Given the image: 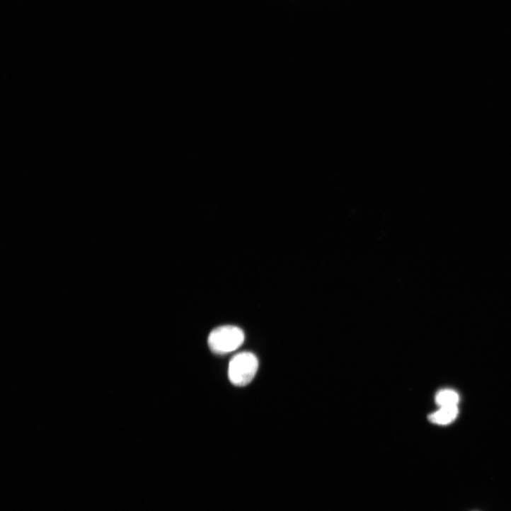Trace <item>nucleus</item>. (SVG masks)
<instances>
[{
	"instance_id": "obj_3",
	"label": "nucleus",
	"mask_w": 511,
	"mask_h": 511,
	"mask_svg": "<svg viewBox=\"0 0 511 511\" xmlns=\"http://www.w3.org/2000/svg\"><path fill=\"white\" fill-rule=\"evenodd\" d=\"M459 413L457 406L440 407V409L429 415V420L437 425H448L454 421Z\"/></svg>"
},
{
	"instance_id": "obj_1",
	"label": "nucleus",
	"mask_w": 511,
	"mask_h": 511,
	"mask_svg": "<svg viewBox=\"0 0 511 511\" xmlns=\"http://www.w3.org/2000/svg\"><path fill=\"white\" fill-rule=\"evenodd\" d=\"M241 329L232 326L219 327L209 334L208 345L216 355H226L236 350L244 342Z\"/></svg>"
},
{
	"instance_id": "obj_4",
	"label": "nucleus",
	"mask_w": 511,
	"mask_h": 511,
	"mask_svg": "<svg viewBox=\"0 0 511 511\" xmlns=\"http://www.w3.org/2000/svg\"><path fill=\"white\" fill-rule=\"evenodd\" d=\"M435 401L440 407L456 406L459 401V396L453 390L444 389L437 394Z\"/></svg>"
},
{
	"instance_id": "obj_2",
	"label": "nucleus",
	"mask_w": 511,
	"mask_h": 511,
	"mask_svg": "<svg viewBox=\"0 0 511 511\" xmlns=\"http://www.w3.org/2000/svg\"><path fill=\"white\" fill-rule=\"evenodd\" d=\"M258 368V359L253 353H239L229 362V379L236 386H245L253 379Z\"/></svg>"
}]
</instances>
